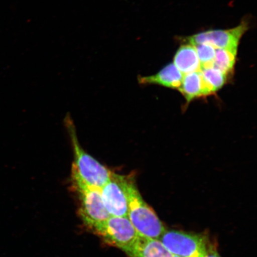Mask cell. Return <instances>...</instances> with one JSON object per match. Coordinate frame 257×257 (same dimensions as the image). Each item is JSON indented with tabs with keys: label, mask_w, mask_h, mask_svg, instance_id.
<instances>
[{
	"label": "cell",
	"mask_w": 257,
	"mask_h": 257,
	"mask_svg": "<svg viewBox=\"0 0 257 257\" xmlns=\"http://www.w3.org/2000/svg\"><path fill=\"white\" fill-rule=\"evenodd\" d=\"M248 30V24L243 22L237 27L227 30H211L192 35L186 39L192 45L206 44L215 48L237 51L239 41Z\"/></svg>",
	"instance_id": "52a82bcc"
},
{
	"label": "cell",
	"mask_w": 257,
	"mask_h": 257,
	"mask_svg": "<svg viewBox=\"0 0 257 257\" xmlns=\"http://www.w3.org/2000/svg\"><path fill=\"white\" fill-rule=\"evenodd\" d=\"M237 51L216 48L213 66L227 75L233 71Z\"/></svg>",
	"instance_id": "4fadbf2b"
},
{
	"label": "cell",
	"mask_w": 257,
	"mask_h": 257,
	"mask_svg": "<svg viewBox=\"0 0 257 257\" xmlns=\"http://www.w3.org/2000/svg\"><path fill=\"white\" fill-rule=\"evenodd\" d=\"M204 257H220L216 250L209 248L206 255Z\"/></svg>",
	"instance_id": "9a60e30c"
},
{
	"label": "cell",
	"mask_w": 257,
	"mask_h": 257,
	"mask_svg": "<svg viewBox=\"0 0 257 257\" xmlns=\"http://www.w3.org/2000/svg\"><path fill=\"white\" fill-rule=\"evenodd\" d=\"M127 217L140 235L159 239L166 230L155 212L143 200L134 179L128 187Z\"/></svg>",
	"instance_id": "7a4b0ae2"
},
{
	"label": "cell",
	"mask_w": 257,
	"mask_h": 257,
	"mask_svg": "<svg viewBox=\"0 0 257 257\" xmlns=\"http://www.w3.org/2000/svg\"><path fill=\"white\" fill-rule=\"evenodd\" d=\"M125 252L131 257H175L160 240L140 234Z\"/></svg>",
	"instance_id": "ba28073f"
},
{
	"label": "cell",
	"mask_w": 257,
	"mask_h": 257,
	"mask_svg": "<svg viewBox=\"0 0 257 257\" xmlns=\"http://www.w3.org/2000/svg\"><path fill=\"white\" fill-rule=\"evenodd\" d=\"M72 181L79 199L80 217L86 226L92 230L110 217L102 201L101 189L86 185L72 176Z\"/></svg>",
	"instance_id": "3957f363"
},
{
	"label": "cell",
	"mask_w": 257,
	"mask_h": 257,
	"mask_svg": "<svg viewBox=\"0 0 257 257\" xmlns=\"http://www.w3.org/2000/svg\"><path fill=\"white\" fill-rule=\"evenodd\" d=\"M178 90L184 96L188 104L195 98L212 95L202 78L201 71L184 75Z\"/></svg>",
	"instance_id": "9c48e42d"
},
{
	"label": "cell",
	"mask_w": 257,
	"mask_h": 257,
	"mask_svg": "<svg viewBox=\"0 0 257 257\" xmlns=\"http://www.w3.org/2000/svg\"><path fill=\"white\" fill-rule=\"evenodd\" d=\"M173 63L183 75L200 71L201 64L195 47L185 44L179 47L174 57Z\"/></svg>",
	"instance_id": "8fae6325"
},
{
	"label": "cell",
	"mask_w": 257,
	"mask_h": 257,
	"mask_svg": "<svg viewBox=\"0 0 257 257\" xmlns=\"http://www.w3.org/2000/svg\"><path fill=\"white\" fill-rule=\"evenodd\" d=\"M184 75L177 68L174 63H170L153 76L141 77L143 84H156L165 87L178 89L181 86Z\"/></svg>",
	"instance_id": "30bf717a"
},
{
	"label": "cell",
	"mask_w": 257,
	"mask_h": 257,
	"mask_svg": "<svg viewBox=\"0 0 257 257\" xmlns=\"http://www.w3.org/2000/svg\"><path fill=\"white\" fill-rule=\"evenodd\" d=\"M133 176L112 173L110 180L101 189L102 201L110 216H127L128 187Z\"/></svg>",
	"instance_id": "8992f818"
},
{
	"label": "cell",
	"mask_w": 257,
	"mask_h": 257,
	"mask_svg": "<svg viewBox=\"0 0 257 257\" xmlns=\"http://www.w3.org/2000/svg\"><path fill=\"white\" fill-rule=\"evenodd\" d=\"M205 84L213 94L223 87L226 83L227 75L214 66L205 67L200 70Z\"/></svg>",
	"instance_id": "7c38bea8"
},
{
	"label": "cell",
	"mask_w": 257,
	"mask_h": 257,
	"mask_svg": "<svg viewBox=\"0 0 257 257\" xmlns=\"http://www.w3.org/2000/svg\"><path fill=\"white\" fill-rule=\"evenodd\" d=\"M159 240L176 256L204 257L209 249L204 237L181 231L165 230Z\"/></svg>",
	"instance_id": "5b68a950"
},
{
	"label": "cell",
	"mask_w": 257,
	"mask_h": 257,
	"mask_svg": "<svg viewBox=\"0 0 257 257\" xmlns=\"http://www.w3.org/2000/svg\"><path fill=\"white\" fill-rule=\"evenodd\" d=\"M66 124L71 139L73 151L72 176L91 187L101 189L110 180L113 172L89 155L80 147L75 127L70 118H66Z\"/></svg>",
	"instance_id": "6da1fadb"
},
{
	"label": "cell",
	"mask_w": 257,
	"mask_h": 257,
	"mask_svg": "<svg viewBox=\"0 0 257 257\" xmlns=\"http://www.w3.org/2000/svg\"><path fill=\"white\" fill-rule=\"evenodd\" d=\"M175 257H179V256H175Z\"/></svg>",
	"instance_id": "2e32d148"
},
{
	"label": "cell",
	"mask_w": 257,
	"mask_h": 257,
	"mask_svg": "<svg viewBox=\"0 0 257 257\" xmlns=\"http://www.w3.org/2000/svg\"><path fill=\"white\" fill-rule=\"evenodd\" d=\"M193 46L195 47L199 60H200L201 69L213 66L216 48L211 45L206 44H197L193 45Z\"/></svg>",
	"instance_id": "5bb4252c"
},
{
	"label": "cell",
	"mask_w": 257,
	"mask_h": 257,
	"mask_svg": "<svg viewBox=\"0 0 257 257\" xmlns=\"http://www.w3.org/2000/svg\"><path fill=\"white\" fill-rule=\"evenodd\" d=\"M92 230L109 245L124 252L133 245L139 234L127 216H110Z\"/></svg>",
	"instance_id": "277c9868"
}]
</instances>
